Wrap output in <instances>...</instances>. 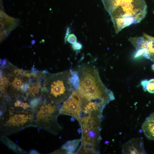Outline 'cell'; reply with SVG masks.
Returning a JSON list of instances; mask_svg holds the SVG:
<instances>
[{
  "label": "cell",
  "instance_id": "15",
  "mask_svg": "<svg viewBox=\"0 0 154 154\" xmlns=\"http://www.w3.org/2000/svg\"><path fill=\"white\" fill-rule=\"evenodd\" d=\"M81 139H78L67 141L62 146L61 149L63 153H74L77 150Z\"/></svg>",
  "mask_w": 154,
  "mask_h": 154
},
{
  "label": "cell",
  "instance_id": "4",
  "mask_svg": "<svg viewBox=\"0 0 154 154\" xmlns=\"http://www.w3.org/2000/svg\"><path fill=\"white\" fill-rule=\"evenodd\" d=\"M0 111L1 135L7 136L29 127H35L33 109L17 111L1 108Z\"/></svg>",
  "mask_w": 154,
  "mask_h": 154
},
{
  "label": "cell",
  "instance_id": "5",
  "mask_svg": "<svg viewBox=\"0 0 154 154\" xmlns=\"http://www.w3.org/2000/svg\"><path fill=\"white\" fill-rule=\"evenodd\" d=\"M101 120L90 116L81 117L79 122L82 134L81 144L78 154L99 153V145L101 139L100 124Z\"/></svg>",
  "mask_w": 154,
  "mask_h": 154
},
{
  "label": "cell",
  "instance_id": "10",
  "mask_svg": "<svg viewBox=\"0 0 154 154\" xmlns=\"http://www.w3.org/2000/svg\"><path fill=\"white\" fill-rule=\"evenodd\" d=\"M29 88L25 96L30 100L35 98L43 99L42 79L40 72L29 80Z\"/></svg>",
  "mask_w": 154,
  "mask_h": 154
},
{
  "label": "cell",
  "instance_id": "7",
  "mask_svg": "<svg viewBox=\"0 0 154 154\" xmlns=\"http://www.w3.org/2000/svg\"><path fill=\"white\" fill-rule=\"evenodd\" d=\"M9 70V82L5 98L12 97L25 96L29 90V78L19 74L13 70L11 64L8 62Z\"/></svg>",
  "mask_w": 154,
  "mask_h": 154
},
{
  "label": "cell",
  "instance_id": "17",
  "mask_svg": "<svg viewBox=\"0 0 154 154\" xmlns=\"http://www.w3.org/2000/svg\"><path fill=\"white\" fill-rule=\"evenodd\" d=\"M143 89L144 91L154 93V79L147 80L146 85L143 87Z\"/></svg>",
  "mask_w": 154,
  "mask_h": 154
},
{
  "label": "cell",
  "instance_id": "14",
  "mask_svg": "<svg viewBox=\"0 0 154 154\" xmlns=\"http://www.w3.org/2000/svg\"><path fill=\"white\" fill-rule=\"evenodd\" d=\"M1 142L7 147L15 153L19 154H26L27 152L20 147L17 145L10 140L6 136L1 135Z\"/></svg>",
  "mask_w": 154,
  "mask_h": 154
},
{
  "label": "cell",
  "instance_id": "3",
  "mask_svg": "<svg viewBox=\"0 0 154 154\" xmlns=\"http://www.w3.org/2000/svg\"><path fill=\"white\" fill-rule=\"evenodd\" d=\"M40 72L42 98L50 104L60 106L73 91L69 79L70 73L65 71L50 74L46 70Z\"/></svg>",
  "mask_w": 154,
  "mask_h": 154
},
{
  "label": "cell",
  "instance_id": "18",
  "mask_svg": "<svg viewBox=\"0 0 154 154\" xmlns=\"http://www.w3.org/2000/svg\"><path fill=\"white\" fill-rule=\"evenodd\" d=\"M67 40L69 43L74 44L76 42V38L74 35H71L68 36Z\"/></svg>",
  "mask_w": 154,
  "mask_h": 154
},
{
  "label": "cell",
  "instance_id": "9",
  "mask_svg": "<svg viewBox=\"0 0 154 154\" xmlns=\"http://www.w3.org/2000/svg\"><path fill=\"white\" fill-rule=\"evenodd\" d=\"M0 107V108L17 111L33 109L31 106L30 100L25 96L8 97L1 100Z\"/></svg>",
  "mask_w": 154,
  "mask_h": 154
},
{
  "label": "cell",
  "instance_id": "12",
  "mask_svg": "<svg viewBox=\"0 0 154 154\" xmlns=\"http://www.w3.org/2000/svg\"><path fill=\"white\" fill-rule=\"evenodd\" d=\"M123 154H145L143 143L141 138H134L124 144L122 148Z\"/></svg>",
  "mask_w": 154,
  "mask_h": 154
},
{
  "label": "cell",
  "instance_id": "6",
  "mask_svg": "<svg viewBox=\"0 0 154 154\" xmlns=\"http://www.w3.org/2000/svg\"><path fill=\"white\" fill-rule=\"evenodd\" d=\"M60 106L42 100L33 109L35 127L54 135L58 134L62 129L57 121Z\"/></svg>",
  "mask_w": 154,
  "mask_h": 154
},
{
  "label": "cell",
  "instance_id": "16",
  "mask_svg": "<svg viewBox=\"0 0 154 154\" xmlns=\"http://www.w3.org/2000/svg\"><path fill=\"white\" fill-rule=\"evenodd\" d=\"M70 76L69 79L73 88L74 90L77 89L79 87L80 83L78 73V71L70 69Z\"/></svg>",
  "mask_w": 154,
  "mask_h": 154
},
{
  "label": "cell",
  "instance_id": "2",
  "mask_svg": "<svg viewBox=\"0 0 154 154\" xmlns=\"http://www.w3.org/2000/svg\"><path fill=\"white\" fill-rule=\"evenodd\" d=\"M117 33L124 28L141 22L145 17L144 0H102Z\"/></svg>",
  "mask_w": 154,
  "mask_h": 154
},
{
  "label": "cell",
  "instance_id": "19",
  "mask_svg": "<svg viewBox=\"0 0 154 154\" xmlns=\"http://www.w3.org/2000/svg\"><path fill=\"white\" fill-rule=\"evenodd\" d=\"M72 47L74 50H81L82 47V44L79 42H76L73 44Z\"/></svg>",
  "mask_w": 154,
  "mask_h": 154
},
{
  "label": "cell",
  "instance_id": "8",
  "mask_svg": "<svg viewBox=\"0 0 154 154\" xmlns=\"http://www.w3.org/2000/svg\"><path fill=\"white\" fill-rule=\"evenodd\" d=\"M83 107L77 90H74L70 97L61 106L59 114L71 116L80 121Z\"/></svg>",
  "mask_w": 154,
  "mask_h": 154
},
{
  "label": "cell",
  "instance_id": "1",
  "mask_svg": "<svg viewBox=\"0 0 154 154\" xmlns=\"http://www.w3.org/2000/svg\"><path fill=\"white\" fill-rule=\"evenodd\" d=\"M80 79L76 89L81 98L82 106L87 105H98L105 108L115 99L113 92L102 82L97 69L90 65L80 66L78 71Z\"/></svg>",
  "mask_w": 154,
  "mask_h": 154
},
{
  "label": "cell",
  "instance_id": "13",
  "mask_svg": "<svg viewBox=\"0 0 154 154\" xmlns=\"http://www.w3.org/2000/svg\"><path fill=\"white\" fill-rule=\"evenodd\" d=\"M142 128L147 138L154 140V112L146 119Z\"/></svg>",
  "mask_w": 154,
  "mask_h": 154
},
{
  "label": "cell",
  "instance_id": "11",
  "mask_svg": "<svg viewBox=\"0 0 154 154\" xmlns=\"http://www.w3.org/2000/svg\"><path fill=\"white\" fill-rule=\"evenodd\" d=\"M16 19L9 16L2 10L0 11V36L6 38L10 32L19 24Z\"/></svg>",
  "mask_w": 154,
  "mask_h": 154
},
{
  "label": "cell",
  "instance_id": "20",
  "mask_svg": "<svg viewBox=\"0 0 154 154\" xmlns=\"http://www.w3.org/2000/svg\"><path fill=\"white\" fill-rule=\"evenodd\" d=\"M152 70L154 71V64L152 65Z\"/></svg>",
  "mask_w": 154,
  "mask_h": 154
}]
</instances>
